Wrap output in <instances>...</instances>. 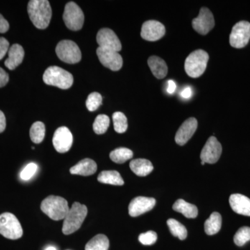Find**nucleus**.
I'll return each instance as SVG.
<instances>
[{
  "instance_id": "e433bc0d",
  "label": "nucleus",
  "mask_w": 250,
  "mask_h": 250,
  "mask_svg": "<svg viewBox=\"0 0 250 250\" xmlns=\"http://www.w3.org/2000/svg\"><path fill=\"white\" fill-rule=\"evenodd\" d=\"M9 81V75L7 72L0 67V88L4 87L7 84Z\"/></svg>"
},
{
  "instance_id": "c756f323",
  "label": "nucleus",
  "mask_w": 250,
  "mask_h": 250,
  "mask_svg": "<svg viewBox=\"0 0 250 250\" xmlns=\"http://www.w3.org/2000/svg\"><path fill=\"white\" fill-rule=\"evenodd\" d=\"M113 126L115 131L119 134H123L128 128L127 118L124 113L116 112L113 114Z\"/></svg>"
},
{
  "instance_id": "4c0bfd02",
  "label": "nucleus",
  "mask_w": 250,
  "mask_h": 250,
  "mask_svg": "<svg viewBox=\"0 0 250 250\" xmlns=\"http://www.w3.org/2000/svg\"><path fill=\"white\" fill-rule=\"evenodd\" d=\"M9 24L8 21L2 15L0 14V33L4 34L9 30Z\"/></svg>"
},
{
  "instance_id": "f704fd0d",
  "label": "nucleus",
  "mask_w": 250,
  "mask_h": 250,
  "mask_svg": "<svg viewBox=\"0 0 250 250\" xmlns=\"http://www.w3.org/2000/svg\"><path fill=\"white\" fill-rule=\"evenodd\" d=\"M38 170V166L34 163H30L24 167L21 173V178L23 181H28L34 177Z\"/></svg>"
},
{
  "instance_id": "f8f14e48",
  "label": "nucleus",
  "mask_w": 250,
  "mask_h": 250,
  "mask_svg": "<svg viewBox=\"0 0 250 250\" xmlns=\"http://www.w3.org/2000/svg\"><path fill=\"white\" fill-rule=\"evenodd\" d=\"M192 27L197 33L206 35L214 27V17L208 8L202 7L199 16L192 20Z\"/></svg>"
},
{
  "instance_id": "37998d69",
  "label": "nucleus",
  "mask_w": 250,
  "mask_h": 250,
  "mask_svg": "<svg viewBox=\"0 0 250 250\" xmlns=\"http://www.w3.org/2000/svg\"><path fill=\"white\" fill-rule=\"evenodd\" d=\"M201 164H202V166H204V165H205V162H203V161H202Z\"/></svg>"
},
{
  "instance_id": "bb28decb",
  "label": "nucleus",
  "mask_w": 250,
  "mask_h": 250,
  "mask_svg": "<svg viewBox=\"0 0 250 250\" xmlns=\"http://www.w3.org/2000/svg\"><path fill=\"white\" fill-rule=\"evenodd\" d=\"M133 155L134 154L131 149L128 148L120 147L117 148L110 153V159L116 164H122L131 159Z\"/></svg>"
},
{
  "instance_id": "393cba45",
  "label": "nucleus",
  "mask_w": 250,
  "mask_h": 250,
  "mask_svg": "<svg viewBox=\"0 0 250 250\" xmlns=\"http://www.w3.org/2000/svg\"><path fill=\"white\" fill-rule=\"evenodd\" d=\"M222 227L221 215L218 212L211 213L205 223V231L207 235L212 236L218 233Z\"/></svg>"
},
{
  "instance_id": "dca6fc26",
  "label": "nucleus",
  "mask_w": 250,
  "mask_h": 250,
  "mask_svg": "<svg viewBox=\"0 0 250 250\" xmlns=\"http://www.w3.org/2000/svg\"><path fill=\"white\" fill-rule=\"evenodd\" d=\"M155 205L156 200L152 197H135L130 202L129 214L131 217L139 216V215L152 210Z\"/></svg>"
},
{
  "instance_id": "4be33fe9",
  "label": "nucleus",
  "mask_w": 250,
  "mask_h": 250,
  "mask_svg": "<svg viewBox=\"0 0 250 250\" xmlns=\"http://www.w3.org/2000/svg\"><path fill=\"white\" fill-rule=\"evenodd\" d=\"M129 167L131 171L139 177L147 176L154 169L152 163L145 159H137L131 161Z\"/></svg>"
},
{
  "instance_id": "412c9836",
  "label": "nucleus",
  "mask_w": 250,
  "mask_h": 250,
  "mask_svg": "<svg viewBox=\"0 0 250 250\" xmlns=\"http://www.w3.org/2000/svg\"><path fill=\"white\" fill-rule=\"evenodd\" d=\"M148 65L156 78L164 79L167 74V64L164 59L156 56H152L148 59Z\"/></svg>"
},
{
  "instance_id": "473e14b6",
  "label": "nucleus",
  "mask_w": 250,
  "mask_h": 250,
  "mask_svg": "<svg viewBox=\"0 0 250 250\" xmlns=\"http://www.w3.org/2000/svg\"><path fill=\"white\" fill-rule=\"evenodd\" d=\"M103 97L100 93L93 92L90 93L87 98L86 107L89 111H95L102 105Z\"/></svg>"
},
{
  "instance_id": "7c9ffc66",
  "label": "nucleus",
  "mask_w": 250,
  "mask_h": 250,
  "mask_svg": "<svg viewBox=\"0 0 250 250\" xmlns=\"http://www.w3.org/2000/svg\"><path fill=\"white\" fill-rule=\"evenodd\" d=\"M110 125V119L106 115H99L93 123V130L95 134H103L107 131Z\"/></svg>"
},
{
  "instance_id": "2eb2a0df",
  "label": "nucleus",
  "mask_w": 250,
  "mask_h": 250,
  "mask_svg": "<svg viewBox=\"0 0 250 250\" xmlns=\"http://www.w3.org/2000/svg\"><path fill=\"white\" fill-rule=\"evenodd\" d=\"M166 34L165 26L156 21H148L143 23L141 36L144 40L156 41L164 37Z\"/></svg>"
},
{
  "instance_id": "cd10ccee",
  "label": "nucleus",
  "mask_w": 250,
  "mask_h": 250,
  "mask_svg": "<svg viewBox=\"0 0 250 250\" xmlns=\"http://www.w3.org/2000/svg\"><path fill=\"white\" fill-rule=\"evenodd\" d=\"M30 138L31 141L39 144L43 141L45 136V126L42 122L38 121L31 125L30 129Z\"/></svg>"
},
{
  "instance_id": "6ab92c4d",
  "label": "nucleus",
  "mask_w": 250,
  "mask_h": 250,
  "mask_svg": "<svg viewBox=\"0 0 250 250\" xmlns=\"http://www.w3.org/2000/svg\"><path fill=\"white\" fill-rule=\"evenodd\" d=\"M8 54L9 57L5 61L4 65L9 70H13L22 63L24 57V49L19 44H14L10 47Z\"/></svg>"
},
{
  "instance_id": "f257e3e1",
  "label": "nucleus",
  "mask_w": 250,
  "mask_h": 250,
  "mask_svg": "<svg viewBox=\"0 0 250 250\" xmlns=\"http://www.w3.org/2000/svg\"><path fill=\"white\" fill-rule=\"evenodd\" d=\"M27 11L31 22L36 28L45 29L48 27L52 18V9L47 0H31Z\"/></svg>"
},
{
  "instance_id": "6e6552de",
  "label": "nucleus",
  "mask_w": 250,
  "mask_h": 250,
  "mask_svg": "<svg viewBox=\"0 0 250 250\" xmlns=\"http://www.w3.org/2000/svg\"><path fill=\"white\" fill-rule=\"evenodd\" d=\"M62 19L69 29L79 31L83 27L84 15L76 3L70 1L65 5Z\"/></svg>"
},
{
  "instance_id": "f03ea898",
  "label": "nucleus",
  "mask_w": 250,
  "mask_h": 250,
  "mask_svg": "<svg viewBox=\"0 0 250 250\" xmlns=\"http://www.w3.org/2000/svg\"><path fill=\"white\" fill-rule=\"evenodd\" d=\"M88 213L86 206L79 202H74L63 219L62 231L65 235L75 232L82 226Z\"/></svg>"
},
{
  "instance_id": "5701e85b",
  "label": "nucleus",
  "mask_w": 250,
  "mask_h": 250,
  "mask_svg": "<svg viewBox=\"0 0 250 250\" xmlns=\"http://www.w3.org/2000/svg\"><path fill=\"white\" fill-rule=\"evenodd\" d=\"M172 208L175 211L182 213L187 218H195L198 214L196 206L188 203L182 199L177 200L172 206Z\"/></svg>"
},
{
  "instance_id": "423d86ee",
  "label": "nucleus",
  "mask_w": 250,
  "mask_h": 250,
  "mask_svg": "<svg viewBox=\"0 0 250 250\" xmlns=\"http://www.w3.org/2000/svg\"><path fill=\"white\" fill-rule=\"evenodd\" d=\"M0 234L11 240H17L22 236L23 230L19 220L11 213L0 215Z\"/></svg>"
},
{
  "instance_id": "c9c22d12",
  "label": "nucleus",
  "mask_w": 250,
  "mask_h": 250,
  "mask_svg": "<svg viewBox=\"0 0 250 250\" xmlns=\"http://www.w3.org/2000/svg\"><path fill=\"white\" fill-rule=\"evenodd\" d=\"M9 42L6 39L0 37V60H1L6 53H8L9 49Z\"/></svg>"
},
{
  "instance_id": "20e7f679",
  "label": "nucleus",
  "mask_w": 250,
  "mask_h": 250,
  "mask_svg": "<svg viewBox=\"0 0 250 250\" xmlns=\"http://www.w3.org/2000/svg\"><path fill=\"white\" fill-rule=\"evenodd\" d=\"M42 79L46 84L64 90L70 88L74 82L72 74L58 66L49 67L44 72Z\"/></svg>"
},
{
  "instance_id": "9d476101",
  "label": "nucleus",
  "mask_w": 250,
  "mask_h": 250,
  "mask_svg": "<svg viewBox=\"0 0 250 250\" xmlns=\"http://www.w3.org/2000/svg\"><path fill=\"white\" fill-rule=\"evenodd\" d=\"M97 55L104 66L112 71H118L123 67V58L121 54L116 51L99 47L97 49Z\"/></svg>"
},
{
  "instance_id": "a211bd4d",
  "label": "nucleus",
  "mask_w": 250,
  "mask_h": 250,
  "mask_svg": "<svg viewBox=\"0 0 250 250\" xmlns=\"http://www.w3.org/2000/svg\"><path fill=\"white\" fill-rule=\"evenodd\" d=\"M229 204L235 213L250 216V199L241 194H233L229 197Z\"/></svg>"
},
{
  "instance_id": "a19ab883",
  "label": "nucleus",
  "mask_w": 250,
  "mask_h": 250,
  "mask_svg": "<svg viewBox=\"0 0 250 250\" xmlns=\"http://www.w3.org/2000/svg\"><path fill=\"white\" fill-rule=\"evenodd\" d=\"M182 98L185 99H188L191 97L192 95V89L190 88V87H187V88H184L182 92Z\"/></svg>"
},
{
  "instance_id": "7ed1b4c3",
  "label": "nucleus",
  "mask_w": 250,
  "mask_h": 250,
  "mask_svg": "<svg viewBox=\"0 0 250 250\" xmlns=\"http://www.w3.org/2000/svg\"><path fill=\"white\" fill-rule=\"evenodd\" d=\"M41 208L49 218L56 221L63 220L70 209L66 200L54 195L46 197L41 203Z\"/></svg>"
},
{
  "instance_id": "c85d7f7f",
  "label": "nucleus",
  "mask_w": 250,
  "mask_h": 250,
  "mask_svg": "<svg viewBox=\"0 0 250 250\" xmlns=\"http://www.w3.org/2000/svg\"><path fill=\"white\" fill-rule=\"evenodd\" d=\"M167 225L170 229L171 233L174 236L177 237L182 241L187 238V229L182 223L174 219H169L167 221Z\"/></svg>"
},
{
  "instance_id": "1a4fd4ad",
  "label": "nucleus",
  "mask_w": 250,
  "mask_h": 250,
  "mask_svg": "<svg viewBox=\"0 0 250 250\" xmlns=\"http://www.w3.org/2000/svg\"><path fill=\"white\" fill-rule=\"evenodd\" d=\"M250 39V23L247 21L236 23L230 34V45L235 48H243L248 45Z\"/></svg>"
},
{
  "instance_id": "39448f33",
  "label": "nucleus",
  "mask_w": 250,
  "mask_h": 250,
  "mask_svg": "<svg viewBox=\"0 0 250 250\" xmlns=\"http://www.w3.org/2000/svg\"><path fill=\"white\" fill-rule=\"evenodd\" d=\"M208 59V53L202 49H197L189 54L184 65L187 75L192 78L202 76L207 68Z\"/></svg>"
},
{
  "instance_id": "9b49d317",
  "label": "nucleus",
  "mask_w": 250,
  "mask_h": 250,
  "mask_svg": "<svg viewBox=\"0 0 250 250\" xmlns=\"http://www.w3.org/2000/svg\"><path fill=\"white\" fill-rule=\"evenodd\" d=\"M221 144L214 136H210L202 149L200 159L205 164H215L221 156Z\"/></svg>"
},
{
  "instance_id": "f3484780",
  "label": "nucleus",
  "mask_w": 250,
  "mask_h": 250,
  "mask_svg": "<svg viewBox=\"0 0 250 250\" xmlns=\"http://www.w3.org/2000/svg\"><path fill=\"white\" fill-rule=\"evenodd\" d=\"M197 128V121L195 118H190L181 125L175 136V142L179 146H184L195 134Z\"/></svg>"
},
{
  "instance_id": "b1692460",
  "label": "nucleus",
  "mask_w": 250,
  "mask_h": 250,
  "mask_svg": "<svg viewBox=\"0 0 250 250\" xmlns=\"http://www.w3.org/2000/svg\"><path fill=\"white\" fill-rule=\"evenodd\" d=\"M100 183L111 184L114 186H123L124 180L121 174L116 170H104L100 172L98 177Z\"/></svg>"
},
{
  "instance_id": "72a5a7b5",
  "label": "nucleus",
  "mask_w": 250,
  "mask_h": 250,
  "mask_svg": "<svg viewBox=\"0 0 250 250\" xmlns=\"http://www.w3.org/2000/svg\"><path fill=\"white\" fill-rule=\"evenodd\" d=\"M139 241L144 246H151L157 241V234L155 231H149L141 233L139 236Z\"/></svg>"
},
{
  "instance_id": "58836bf2",
  "label": "nucleus",
  "mask_w": 250,
  "mask_h": 250,
  "mask_svg": "<svg viewBox=\"0 0 250 250\" xmlns=\"http://www.w3.org/2000/svg\"><path fill=\"white\" fill-rule=\"evenodd\" d=\"M6 118L4 113L0 111V133H2L6 129Z\"/></svg>"
},
{
  "instance_id": "2f4dec72",
  "label": "nucleus",
  "mask_w": 250,
  "mask_h": 250,
  "mask_svg": "<svg viewBox=\"0 0 250 250\" xmlns=\"http://www.w3.org/2000/svg\"><path fill=\"white\" fill-rule=\"evenodd\" d=\"M250 241V228L243 227L238 230L233 237V241L237 246H243L247 242Z\"/></svg>"
},
{
  "instance_id": "ddd939ff",
  "label": "nucleus",
  "mask_w": 250,
  "mask_h": 250,
  "mask_svg": "<svg viewBox=\"0 0 250 250\" xmlns=\"http://www.w3.org/2000/svg\"><path fill=\"white\" fill-rule=\"evenodd\" d=\"M53 146L59 153H65L70 150L73 143L71 131L66 126H61L54 132Z\"/></svg>"
},
{
  "instance_id": "aec40b11",
  "label": "nucleus",
  "mask_w": 250,
  "mask_h": 250,
  "mask_svg": "<svg viewBox=\"0 0 250 250\" xmlns=\"http://www.w3.org/2000/svg\"><path fill=\"white\" fill-rule=\"evenodd\" d=\"M98 169L96 163L90 159H84L70 168V173L82 176H90L95 174Z\"/></svg>"
},
{
  "instance_id": "ea45409f",
  "label": "nucleus",
  "mask_w": 250,
  "mask_h": 250,
  "mask_svg": "<svg viewBox=\"0 0 250 250\" xmlns=\"http://www.w3.org/2000/svg\"><path fill=\"white\" fill-rule=\"evenodd\" d=\"M177 88V85L173 80H168L167 82V92L169 94H173Z\"/></svg>"
},
{
  "instance_id": "79ce46f5",
  "label": "nucleus",
  "mask_w": 250,
  "mask_h": 250,
  "mask_svg": "<svg viewBox=\"0 0 250 250\" xmlns=\"http://www.w3.org/2000/svg\"><path fill=\"white\" fill-rule=\"evenodd\" d=\"M45 250H57V249L53 246H49L48 248H46Z\"/></svg>"
},
{
  "instance_id": "4468645a",
  "label": "nucleus",
  "mask_w": 250,
  "mask_h": 250,
  "mask_svg": "<svg viewBox=\"0 0 250 250\" xmlns=\"http://www.w3.org/2000/svg\"><path fill=\"white\" fill-rule=\"evenodd\" d=\"M97 42L102 48L120 52L122 49L121 41L114 31L108 28L100 29L97 34Z\"/></svg>"
},
{
  "instance_id": "a878e982",
  "label": "nucleus",
  "mask_w": 250,
  "mask_h": 250,
  "mask_svg": "<svg viewBox=\"0 0 250 250\" xmlns=\"http://www.w3.org/2000/svg\"><path fill=\"white\" fill-rule=\"evenodd\" d=\"M109 248V240L104 234H98L88 242L85 250H108Z\"/></svg>"
},
{
  "instance_id": "0eeeda50",
  "label": "nucleus",
  "mask_w": 250,
  "mask_h": 250,
  "mask_svg": "<svg viewBox=\"0 0 250 250\" xmlns=\"http://www.w3.org/2000/svg\"><path fill=\"white\" fill-rule=\"evenodd\" d=\"M57 57L62 62L69 64L77 63L82 59L80 47L72 41H61L56 47Z\"/></svg>"
}]
</instances>
